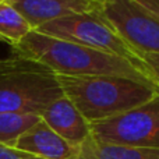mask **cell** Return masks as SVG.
<instances>
[{
  "instance_id": "cell-5",
  "label": "cell",
  "mask_w": 159,
  "mask_h": 159,
  "mask_svg": "<svg viewBox=\"0 0 159 159\" xmlns=\"http://www.w3.org/2000/svg\"><path fill=\"white\" fill-rule=\"evenodd\" d=\"M91 137L103 144L159 149V93L141 106L91 123Z\"/></svg>"
},
{
  "instance_id": "cell-11",
  "label": "cell",
  "mask_w": 159,
  "mask_h": 159,
  "mask_svg": "<svg viewBox=\"0 0 159 159\" xmlns=\"http://www.w3.org/2000/svg\"><path fill=\"white\" fill-rule=\"evenodd\" d=\"M34 27L11 3H0V39L10 46L20 43Z\"/></svg>"
},
{
  "instance_id": "cell-14",
  "label": "cell",
  "mask_w": 159,
  "mask_h": 159,
  "mask_svg": "<svg viewBox=\"0 0 159 159\" xmlns=\"http://www.w3.org/2000/svg\"><path fill=\"white\" fill-rule=\"evenodd\" d=\"M0 159H41L38 157H34L31 154H27L24 151L14 148V147H8L6 144L0 143Z\"/></svg>"
},
{
  "instance_id": "cell-13",
  "label": "cell",
  "mask_w": 159,
  "mask_h": 159,
  "mask_svg": "<svg viewBox=\"0 0 159 159\" xmlns=\"http://www.w3.org/2000/svg\"><path fill=\"white\" fill-rule=\"evenodd\" d=\"M138 60L144 66L148 78L157 85L159 89V55L152 53H138Z\"/></svg>"
},
{
  "instance_id": "cell-9",
  "label": "cell",
  "mask_w": 159,
  "mask_h": 159,
  "mask_svg": "<svg viewBox=\"0 0 159 159\" xmlns=\"http://www.w3.org/2000/svg\"><path fill=\"white\" fill-rule=\"evenodd\" d=\"M41 119L60 137L77 147L91 138V123L64 95L53 101L41 113Z\"/></svg>"
},
{
  "instance_id": "cell-12",
  "label": "cell",
  "mask_w": 159,
  "mask_h": 159,
  "mask_svg": "<svg viewBox=\"0 0 159 159\" xmlns=\"http://www.w3.org/2000/svg\"><path fill=\"white\" fill-rule=\"evenodd\" d=\"M39 120L41 116L34 113L0 112V143L14 147L16 141Z\"/></svg>"
},
{
  "instance_id": "cell-1",
  "label": "cell",
  "mask_w": 159,
  "mask_h": 159,
  "mask_svg": "<svg viewBox=\"0 0 159 159\" xmlns=\"http://www.w3.org/2000/svg\"><path fill=\"white\" fill-rule=\"evenodd\" d=\"M13 56L35 61L56 75H119L157 85L148 78L144 66L127 59L103 53L78 43L31 31L20 43L11 46Z\"/></svg>"
},
{
  "instance_id": "cell-17",
  "label": "cell",
  "mask_w": 159,
  "mask_h": 159,
  "mask_svg": "<svg viewBox=\"0 0 159 159\" xmlns=\"http://www.w3.org/2000/svg\"><path fill=\"white\" fill-rule=\"evenodd\" d=\"M13 0H0V3H11Z\"/></svg>"
},
{
  "instance_id": "cell-8",
  "label": "cell",
  "mask_w": 159,
  "mask_h": 159,
  "mask_svg": "<svg viewBox=\"0 0 159 159\" xmlns=\"http://www.w3.org/2000/svg\"><path fill=\"white\" fill-rule=\"evenodd\" d=\"M14 148L41 159H78L80 147L69 143L39 120L14 144Z\"/></svg>"
},
{
  "instance_id": "cell-16",
  "label": "cell",
  "mask_w": 159,
  "mask_h": 159,
  "mask_svg": "<svg viewBox=\"0 0 159 159\" xmlns=\"http://www.w3.org/2000/svg\"><path fill=\"white\" fill-rule=\"evenodd\" d=\"M96 2H99L101 4H103V3H107V2H112V0H96Z\"/></svg>"
},
{
  "instance_id": "cell-7",
  "label": "cell",
  "mask_w": 159,
  "mask_h": 159,
  "mask_svg": "<svg viewBox=\"0 0 159 159\" xmlns=\"http://www.w3.org/2000/svg\"><path fill=\"white\" fill-rule=\"evenodd\" d=\"M11 4L28 20L34 30L74 14L98 13L102 7L96 0H13Z\"/></svg>"
},
{
  "instance_id": "cell-2",
  "label": "cell",
  "mask_w": 159,
  "mask_h": 159,
  "mask_svg": "<svg viewBox=\"0 0 159 159\" xmlns=\"http://www.w3.org/2000/svg\"><path fill=\"white\" fill-rule=\"evenodd\" d=\"M57 80L63 95L89 123L141 106L159 93L152 85L119 75H57Z\"/></svg>"
},
{
  "instance_id": "cell-6",
  "label": "cell",
  "mask_w": 159,
  "mask_h": 159,
  "mask_svg": "<svg viewBox=\"0 0 159 159\" xmlns=\"http://www.w3.org/2000/svg\"><path fill=\"white\" fill-rule=\"evenodd\" d=\"M137 53L159 55V18L134 0H112L98 11Z\"/></svg>"
},
{
  "instance_id": "cell-15",
  "label": "cell",
  "mask_w": 159,
  "mask_h": 159,
  "mask_svg": "<svg viewBox=\"0 0 159 159\" xmlns=\"http://www.w3.org/2000/svg\"><path fill=\"white\" fill-rule=\"evenodd\" d=\"M134 2L145 8L149 14L159 18V0H134Z\"/></svg>"
},
{
  "instance_id": "cell-10",
  "label": "cell",
  "mask_w": 159,
  "mask_h": 159,
  "mask_svg": "<svg viewBox=\"0 0 159 159\" xmlns=\"http://www.w3.org/2000/svg\"><path fill=\"white\" fill-rule=\"evenodd\" d=\"M78 159H159V149L103 144L91 137L80 145Z\"/></svg>"
},
{
  "instance_id": "cell-3",
  "label": "cell",
  "mask_w": 159,
  "mask_h": 159,
  "mask_svg": "<svg viewBox=\"0 0 159 159\" xmlns=\"http://www.w3.org/2000/svg\"><path fill=\"white\" fill-rule=\"evenodd\" d=\"M60 96L57 75L49 69L17 56L0 60V112L41 116Z\"/></svg>"
},
{
  "instance_id": "cell-4",
  "label": "cell",
  "mask_w": 159,
  "mask_h": 159,
  "mask_svg": "<svg viewBox=\"0 0 159 159\" xmlns=\"http://www.w3.org/2000/svg\"><path fill=\"white\" fill-rule=\"evenodd\" d=\"M35 31L53 38L127 59L141 66L138 53L110 27L99 13L74 14L38 27Z\"/></svg>"
}]
</instances>
